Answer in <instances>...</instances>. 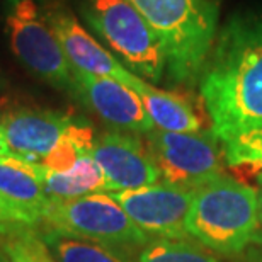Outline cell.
Segmentation results:
<instances>
[{
    "mask_svg": "<svg viewBox=\"0 0 262 262\" xmlns=\"http://www.w3.org/2000/svg\"><path fill=\"white\" fill-rule=\"evenodd\" d=\"M82 14L129 72L151 82L162 80L167 70L165 48L154 28L128 0H85Z\"/></svg>",
    "mask_w": 262,
    "mask_h": 262,
    "instance_id": "cell-4",
    "label": "cell"
},
{
    "mask_svg": "<svg viewBox=\"0 0 262 262\" xmlns=\"http://www.w3.org/2000/svg\"><path fill=\"white\" fill-rule=\"evenodd\" d=\"M109 194L150 238L189 240L186 220L192 203L191 191L157 182L140 189Z\"/></svg>",
    "mask_w": 262,
    "mask_h": 262,
    "instance_id": "cell-9",
    "label": "cell"
},
{
    "mask_svg": "<svg viewBox=\"0 0 262 262\" xmlns=\"http://www.w3.org/2000/svg\"><path fill=\"white\" fill-rule=\"evenodd\" d=\"M73 94L104 123L119 131L146 135L154 129L140 96L124 83L72 68Z\"/></svg>",
    "mask_w": 262,
    "mask_h": 262,
    "instance_id": "cell-12",
    "label": "cell"
},
{
    "mask_svg": "<svg viewBox=\"0 0 262 262\" xmlns=\"http://www.w3.org/2000/svg\"><path fill=\"white\" fill-rule=\"evenodd\" d=\"M225 164L233 170L252 176L262 186V128L223 141Z\"/></svg>",
    "mask_w": 262,
    "mask_h": 262,
    "instance_id": "cell-17",
    "label": "cell"
},
{
    "mask_svg": "<svg viewBox=\"0 0 262 262\" xmlns=\"http://www.w3.org/2000/svg\"><path fill=\"white\" fill-rule=\"evenodd\" d=\"M45 227L124 250L143 249L150 237L133 223L109 192L73 199H50L43 216Z\"/></svg>",
    "mask_w": 262,
    "mask_h": 262,
    "instance_id": "cell-5",
    "label": "cell"
},
{
    "mask_svg": "<svg viewBox=\"0 0 262 262\" xmlns=\"http://www.w3.org/2000/svg\"><path fill=\"white\" fill-rule=\"evenodd\" d=\"M145 136L165 184L192 192L223 174V145L211 131L170 133L154 128Z\"/></svg>",
    "mask_w": 262,
    "mask_h": 262,
    "instance_id": "cell-7",
    "label": "cell"
},
{
    "mask_svg": "<svg viewBox=\"0 0 262 262\" xmlns=\"http://www.w3.org/2000/svg\"><path fill=\"white\" fill-rule=\"evenodd\" d=\"M92 157L101 167L107 192L140 189L162 179L146 145L133 133L104 131L94 138Z\"/></svg>",
    "mask_w": 262,
    "mask_h": 262,
    "instance_id": "cell-11",
    "label": "cell"
},
{
    "mask_svg": "<svg viewBox=\"0 0 262 262\" xmlns=\"http://www.w3.org/2000/svg\"><path fill=\"white\" fill-rule=\"evenodd\" d=\"M138 262H222L209 250L191 240L151 238L140 249Z\"/></svg>",
    "mask_w": 262,
    "mask_h": 262,
    "instance_id": "cell-18",
    "label": "cell"
},
{
    "mask_svg": "<svg viewBox=\"0 0 262 262\" xmlns=\"http://www.w3.org/2000/svg\"><path fill=\"white\" fill-rule=\"evenodd\" d=\"M41 7H43L46 19L53 28L72 68L96 77L113 78V80H118L133 89L136 94L145 92L150 87V83L129 72L96 38H92L91 33L85 28H82L78 19L63 4L51 0Z\"/></svg>",
    "mask_w": 262,
    "mask_h": 262,
    "instance_id": "cell-8",
    "label": "cell"
},
{
    "mask_svg": "<svg viewBox=\"0 0 262 262\" xmlns=\"http://www.w3.org/2000/svg\"><path fill=\"white\" fill-rule=\"evenodd\" d=\"M0 262H10V259L5 255V252L2 250V247H0Z\"/></svg>",
    "mask_w": 262,
    "mask_h": 262,
    "instance_id": "cell-24",
    "label": "cell"
},
{
    "mask_svg": "<svg viewBox=\"0 0 262 262\" xmlns=\"http://www.w3.org/2000/svg\"><path fill=\"white\" fill-rule=\"evenodd\" d=\"M9 46L20 63L51 87L73 94V73L45 10L36 0H9Z\"/></svg>",
    "mask_w": 262,
    "mask_h": 262,
    "instance_id": "cell-6",
    "label": "cell"
},
{
    "mask_svg": "<svg viewBox=\"0 0 262 262\" xmlns=\"http://www.w3.org/2000/svg\"><path fill=\"white\" fill-rule=\"evenodd\" d=\"M0 247L10 262H56L39 235V228L23 230L0 238Z\"/></svg>",
    "mask_w": 262,
    "mask_h": 262,
    "instance_id": "cell-19",
    "label": "cell"
},
{
    "mask_svg": "<svg viewBox=\"0 0 262 262\" xmlns=\"http://www.w3.org/2000/svg\"><path fill=\"white\" fill-rule=\"evenodd\" d=\"M38 4H41V5H45V4H48V2H51V0H36Z\"/></svg>",
    "mask_w": 262,
    "mask_h": 262,
    "instance_id": "cell-25",
    "label": "cell"
},
{
    "mask_svg": "<svg viewBox=\"0 0 262 262\" xmlns=\"http://www.w3.org/2000/svg\"><path fill=\"white\" fill-rule=\"evenodd\" d=\"M141 102L157 129L170 133H199L203 131V119L189 99L181 94L160 91L150 85L138 94Z\"/></svg>",
    "mask_w": 262,
    "mask_h": 262,
    "instance_id": "cell-15",
    "label": "cell"
},
{
    "mask_svg": "<svg viewBox=\"0 0 262 262\" xmlns=\"http://www.w3.org/2000/svg\"><path fill=\"white\" fill-rule=\"evenodd\" d=\"M259 194V233H257V240L255 244L259 245V250H260V255H262V189L257 192Z\"/></svg>",
    "mask_w": 262,
    "mask_h": 262,
    "instance_id": "cell-21",
    "label": "cell"
},
{
    "mask_svg": "<svg viewBox=\"0 0 262 262\" xmlns=\"http://www.w3.org/2000/svg\"><path fill=\"white\" fill-rule=\"evenodd\" d=\"M7 87H9V80H7V77L4 75V72L0 70V94H2Z\"/></svg>",
    "mask_w": 262,
    "mask_h": 262,
    "instance_id": "cell-23",
    "label": "cell"
},
{
    "mask_svg": "<svg viewBox=\"0 0 262 262\" xmlns=\"http://www.w3.org/2000/svg\"><path fill=\"white\" fill-rule=\"evenodd\" d=\"M186 228L209 252L233 257L255 244L259 194L233 177L218 176L192 191Z\"/></svg>",
    "mask_w": 262,
    "mask_h": 262,
    "instance_id": "cell-3",
    "label": "cell"
},
{
    "mask_svg": "<svg viewBox=\"0 0 262 262\" xmlns=\"http://www.w3.org/2000/svg\"><path fill=\"white\" fill-rule=\"evenodd\" d=\"M198 83L211 133L222 143L262 128V9L230 15Z\"/></svg>",
    "mask_w": 262,
    "mask_h": 262,
    "instance_id": "cell-1",
    "label": "cell"
},
{
    "mask_svg": "<svg viewBox=\"0 0 262 262\" xmlns=\"http://www.w3.org/2000/svg\"><path fill=\"white\" fill-rule=\"evenodd\" d=\"M162 41L167 75L177 85H194L220 29L222 0H128Z\"/></svg>",
    "mask_w": 262,
    "mask_h": 262,
    "instance_id": "cell-2",
    "label": "cell"
},
{
    "mask_svg": "<svg viewBox=\"0 0 262 262\" xmlns=\"http://www.w3.org/2000/svg\"><path fill=\"white\" fill-rule=\"evenodd\" d=\"M0 194L20 209L36 225H43L41 216L50 198L36 177L33 167L19 157H0Z\"/></svg>",
    "mask_w": 262,
    "mask_h": 262,
    "instance_id": "cell-13",
    "label": "cell"
},
{
    "mask_svg": "<svg viewBox=\"0 0 262 262\" xmlns=\"http://www.w3.org/2000/svg\"><path fill=\"white\" fill-rule=\"evenodd\" d=\"M12 155H14V154L10 151L9 145H7V141H5V138H4L2 129H0V157H12Z\"/></svg>",
    "mask_w": 262,
    "mask_h": 262,
    "instance_id": "cell-22",
    "label": "cell"
},
{
    "mask_svg": "<svg viewBox=\"0 0 262 262\" xmlns=\"http://www.w3.org/2000/svg\"><path fill=\"white\" fill-rule=\"evenodd\" d=\"M31 228H39V225L0 194V238Z\"/></svg>",
    "mask_w": 262,
    "mask_h": 262,
    "instance_id": "cell-20",
    "label": "cell"
},
{
    "mask_svg": "<svg viewBox=\"0 0 262 262\" xmlns=\"http://www.w3.org/2000/svg\"><path fill=\"white\" fill-rule=\"evenodd\" d=\"M78 121L48 109L17 107L0 116V129L15 157L41 165L63 145Z\"/></svg>",
    "mask_w": 262,
    "mask_h": 262,
    "instance_id": "cell-10",
    "label": "cell"
},
{
    "mask_svg": "<svg viewBox=\"0 0 262 262\" xmlns=\"http://www.w3.org/2000/svg\"><path fill=\"white\" fill-rule=\"evenodd\" d=\"M31 167L50 199H73L107 192L106 179L92 151L82 154L72 169L65 172H50L36 164Z\"/></svg>",
    "mask_w": 262,
    "mask_h": 262,
    "instance_id": "cell-14",
    "label": "cell"
},
{
    "mask_svg": "<svg viewBox=\"0 0 262 262\" xmlns=\"http://www.w3.org/2000/svg\"><path fill=\"white\" fill-rule=\"evenodd\" d=\"M39 235L56 262H135L129 250L73 237L45 225L39 227Z\"/></svg>",
    "mask_w": 262,
    "mask_h": 262,
    "instance_id": "cell-16",
    "label": "cell"
}]
</instances>
